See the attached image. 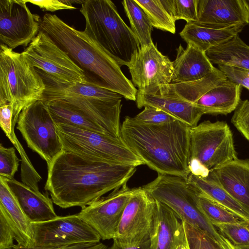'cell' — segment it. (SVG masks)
<instances>
[{"mask_svg":"<svg viewBox=\"0 0 249 249\" xmlns=\"http://www.w3.org/2000/svg\"><path fill=\"white\" fill-rule=\"evenodd\" d=\"M136 167L92 160L63 150L48 166L45 185L62 208H82L127 184Z\"/></svg>","mask_w":249,"mask_h":249,"instance_id":"cell-1","label":"cell"},{"mask_svg":"<svg viewBox=\"0 0 249 249\" xmlns=\"http://www.w3.org/2000/svg\"><path fill=\"white\" fill-rule=\"evenodd\" d=\"M191 127L177 120L159 125L138 123L126 116L121 136L128 147L158 174L187 178Z\"/></svg>","mask_w":249,"mask_h":249,"instance_id":"cell-2","label":"cell"},{"mask_svg":"<svg viewBox=\"0 0 249 249\" xmlns=\"http://www.w3.org/2000/svg\"><path fill=\"white\" fill-rule=\"evenodd\" d=\"M39 31L46 33L83 71L87 82L136 101L138 89L118 63L84 31L77 30L56 15L46 13Z\"/></svg>","mask_w":249,"mask_h":249,"instance_id":"cell-3","label":"cell"},{"mask_svg":"<svg viewBox=\"0 0 249 249\" xmlns=\"http://www.w3.org/2000/svg\"><path fill=\"white\" fill-rule=\"evenodd\" d=\"M39 74L45 85L43 101L66 104L98 124L109 136L122 138L123 96L90 83L65 84Z\"/></svg>","mask_w":249,"mask_h":249,"instance_id":"cell-4","label":"cell"},{"mask_svg":"<svg viewBox=\"0 0 249 249\" xmlns=\"http://www.w3.org/2000/svg\"><path fill=\"white\" fill-rule=\"evenodd\" d=\"M80 12L83 31L120 65L127 66L139 52L140 43L110 0H86Z\"/></svg>","mask_w":249,"mask_h":249,"instance_id":"cell-5","label":"cell"},{"mask_svg":"<svg viewBox=\"0 0 249 249\" xmlns=\"http://www.w3.org/2000/svg\"><path fill=\"white\" fill-rule=\"evenodd\" d=\"M45 89L42 76L22 53L0 44V103L11 104L14 126L26 107L42 100Z\"/></svg>","mask_w":249,"mask_h":249,"instance_id":"cell-6","label":"cell"},{"mask_svg":"<svg viewBox=\"0 0 249 249\" xmlns=\"http://www.w3.org/2000/svg\"><path fill=\"white\" fill-rule=\"evenodd\" d=\"M63 150L92 160L137 167L143 161L122 137L89 131L71 125L55 124Z\"/></svg>","mask_w":249,"mask_h":249,"instance_id":"cell-7","label":"cell"},{"mask_svg":"<svg viewBox=\"0 0 249 249\" xmlns=\"http://www.w3.org/2000/svg\"><path fill=\"white\" fill-rule=\"evenodd\" d=\"M237 158L232 133L226 122L205 121L191 128V174L206 177L214 169Z\"/></svg>","mask_w":249,"mask_h":249,"instance_id":"cell-8","label":"cell"},{"mask_svg":"<svg viewBox=\"0 0 249 249\" xmlns=\"http://www.w3.org/2000/svg\"><path fill=\"white\" fill-rule=\"evenodd\" d=\"M142 187L156 200L169 208L182 222L205 231L219 242V233L200 210L196 194L186 178L158 174Z\"/></svg>","mask_w":249,"mask_h":249,"instance_id":"cell-9","label":"cell"},{"mask_svg":"<svg viewBox=\"0 0 249 249\" xmlns=\"http://www.w3.org/2000/svg\"><path fill=\"white\" fill-rule=\"evenodd\" d=\"M28 63L43 74L65 84L88 83L83 71L45 33L39 31L21 53Z\"/></svg>","mask_w":249,"mask_h":249,"instance_id":"cell-10","label":"cell"},{"mask_svg":"<svg viewBox=\"0 0 249 249\" xmlns=\"http://www.w3.org/2000/svg\"><path fill=\"white\" fill-rule=\"evenodd\" d=\"M17 128L28 146L45 160L48 166L63 150L55 123L42 100L29 105L21 111Z\"/></svg>","mask_w":249,"mask_h":249,"instance_id":"cell-11","label":"cell"},{"mask_svg":"<svg viewBox=\"0 0 249 249\" xmlns=\"http://www.w3.org/2000/svg\"><path fill=\"white\" fill-rule=\"evenodd\" d=\"M33 245L62 246L100 242L99 234L77 214L58 216L42 222H31Z\"/></svg>","mask_w":249,"mask_h":249,"instance_id":"cell-12","label":"cell"},{"mask_svg":"<svg viewBox=\"0 0 249 249\" xmlns=\"http://www.w3.org/2000/svg\"><path fill=\"white\" fill-rule=\"evenodd\" d=\"M157 202L142 187L134 188L113 239L135 245L150 238L156 214Z\"/></svg>","mask_w":249,"mask_h":249,"instance_id":"cell-13","label":"cell"},{"mask_svg":"<svg viewBox=\"0 0 249 249\" xmlns=\"http://www.w3.org/2000/svg\"><path fill=\"white\" fill-rule=\"evenodd\" d=\"M131 82L138 92L148 95L159 93L161 87L170 84L173 62L162 54L154 43L141 49L127 66Z\"/></svg>","mask_w":249,"mask_h":249,"instance_id":"cell-14","label":"cell"},{"mask_svg":"<svg viewBox=\"0 0 249 249\" xmlns=\"http://www.w3.org/2000/svg\"><path fill=\"white\" fill-rule=\"evenodd\" d=\"M24 0H0V44L13 50L27 47L37 36L41 18Z\"/></svg>","mask_w":249,"mask_h":249,"instance_id":"cell-15","label":"cell"},{"mask_svg":"<svg viewBox=\"0 0 249 249\" xmlns=\"http://www.w3.org/2000/svg\"><path fill=\"white\" fill-rule=\"evenodd\" d=\"M133 192L134 188L125 184L82 208L77 215L99 234L101 239H113Z\"/></svg>","mask_w":249,"mask_h":249,"instance_id":"cell-16","label":"cell"},{"mask_svg":"<svg viewBox=\"0 0 249 249\" xmlns=\"http://www.w3.org/2000/svg\"><path fill=\"white\" fill-rule=\"evenodd\" d=\"M196 24L222 29L249 23L243 0H198Z\"/></svg>","mask_w":249,"mask_h":249,"instance_id":"cell-17","label":"cell"},{"mask_svg":"<svg viewBox=\"0 0 249 249\" xmlns=\"http://www.w3.org/2000/svg\"><path fill=\"white\" fill-rule=\"evenodd\" d=\"M209 175L234 200L249 211V160L238 158L211 171Z\"/></svg>","mask_w":249,"mask_h":249,"instance_id":"cell-18","label":"cell"},{"mask_svg":"<svg viewBox=\"0 0 249 249\" xmlns=\"http://www.w3.org/2000/svg\"><path fill=\"white\" fill-rule=\"evenodd\" d=\"M172 81L186 83L200 80L214 72V67L206 52L187 44L185 49L181 44L177 49V56L172 62Z\"/></svg>","mask_w":249,"mask_h":249,"instance_id":"cell-19","label":"cell"},{"mask_svg":"<svg viewBox=\"0 0 249 249\" xmlns=\"http://www.w3.org/2000/svg\"><path fill=\"white\" fill-rule=\"evenodd\" d=\"M156 202V217L150 238L151 249H176L186 241L183 223L169 208Z\"/></svg>","mask_w":249,"mask_h":249,"instance_id":"cell-20","label":"cell"},{"mask_svg":"<svg viewBox=\"0 0 249 249\" xmlns=\"http://www.w3.org/2000/svg\"><path fill=\"white\" fill-rule=\"evenodd\" d=\"M136 102L139 108L151 106L161 109L191 128L197 125L203 115L209 114L206 108L196 104L160 94L148 95L138 92Z\"/></svg>","mask_w":249,"mask_h":249,"instance_id":"cell-21","label":"cell"},{"mask_svg":"<svg viewBox=\"0 0 249 249\" xmlns=\"http://www.w3.org/2000/svg\"><path fill=\"white\" fill-rule=\"evenodd\" d=\"M0 215L13 230L17 245L25 247L33 245L31 221L2 177H0Z\"/></svg>","mask_w":249,"mask_h":249,"instance_id":"cell-22","label":"cell"},{"mask_svg":"<svg viewBox=\"0 0 249 249\" xmlns=\"http://www.w3.org/2000/svg\"><path fill=\"white\" fill-rule=\"evenodd\" d=\"M2 178L31 222L46 221L58 216L53 202L47 195L36 191L14 178Z\"/></svg>","mask_w":249,"mask_h":249,"instance_id":"cell-23","label":"cell"},{"mask_svg":"<svg viewBox=\"0 0 249 249\" xmlns=\"http://www.w3.org/2000/svg\"><path fill=\"white\" fill-rule=\"evenodd\" d=\"M245 26L239 24L226 28L216 29L200 26L190 22L186 24L179 35L187 44L206 52L238 35Z\"/></svg>","mask_w":249,"mask_h":249,"instance_id":"cell-24","label":"cell"},{"mask_svg":"<svg viewBox=\"0 0 249 249\" xmlns=\"http://www.w3.org/2000/svg\"><path fill=\"white\" fill-rule=\"evenodd\" d=\"M241 87L227 79L208 91L196 104L206 108L209 114L227 115L237 107Z\"/></svg>","mask_w":249,"mask_h":249,"instance_id":"cell-25","label":"cell"},{"mask_svg":"<svg viewBox=\"0 0 249 249\" xmlns=\"http://www.w3.org/2000/svg\"><path fill=\"white\" fill-rule=\"evenodd\" d=\"M227 79L225 74L217 69L204 78L193 82L172 83L161 87L158 94L179 98L196 104L205 93Z\"/></svg>","mask_w":249,"mask_h":249,"instance_id":"cell-26","label":"cell"},{"mask_svg":"<svg viewBox=\"0 0 249 249\" xmlns=\"http://www.w3.org/2000/svg\"><path fill=\"white\" fill-rule=\"evenodd\" d=\"M187 180L196 193L211 198L249 222V211L234 200L209 175L200 177L190 173Z\"/></svg>","mask_w":249,"mask_h":249,"instance_id":"cell-27","label":"cell"},{"mask_svg":"<svg viewBox=\"0 0 249 249\" xmlns=\"http://www.w3.org/2000/svg\"><path fill=\"white\" fill-rule=\"evenodd\" d=\"M212 64H226L249 70V46L236 35L206 52Z\"/></svg>","mask_w":249,"mask_h":249,"instance_id":"cell-28","label":"cell"},{"mask_svg":"<svg viewBox=\"0 0 249 249\" xmlns=\"http://www.w3.org/2000/svg\"><path fill=\"white\" fill-rule=\"evenodd\" d=\"M44 103L55 124H67L85 130L108 135L98 124L66 104L58 101Z\"/></svg>","mask_w":249,"mask_h":249,"instance_id":"cell-29","label":"cell"},{"mask_svg":"<svg viewBox=\"0 0 249 249\" xmlns=\"http://www.w3.org/2000/svg\"><path fill=\"white\" fill-rule=\"evenodd\" d=\"M122 3L129 21L130 29L141 47L153 44L151 33L153 27L144 10L135 0H124Z\"/></svg>","mask_w":249,"mask_h":249,"instance_id":"cell-30","label":"cell"},{"mask_svg":"<svg viewBox=\"0 0 249 249\" xmlns=\"http://www.w3.org/2000/svg\"><path fill=\"white\" fill-rule=\"evenodd\" d=\"M196 193L200 210L213 225L215 224H242L248 222L211 198Z\"/></svg>","mask_w":249,"mask_h":249,"instance_id":"cell-31","label":"cell"},{"mask_svg":"<svg viewBox=\"0 0 249 249\" xmlns=\"http://www.w3.org/2000/svg\"><path fill=\"white\" fill-rule=\"evenodd\" d=\"M13 107L9 103H0V125L6 137L15 146L21 157V171L27 173L35 169L23 147L18 139L13 124Z\"/></svg>","mask_w":249,"mask_h":249,"instance_id":"cell-32","label":"cell"},{"mask_svg":"<svg viewBox=\"0 0 249 249\" xmlns=\"http://www.w3.org/2000/svg\"><path fill=\"white\" fill-rule=\"evenodd\" d=\"M135 1L144 10L153 27L172 34L176 33V21L166 11L160 0Z\"/></svg>","mask_w":249,"mask_h":249,"instance_id":"cell-33","label":"cell"},{"mask_svg":"<svg viewBox=\"0 0 249 249\" xmlns=\"http://www.w3.org/2000/svg\"><path fill=\"white\" fill-rule=\"evenodd\" d=\"M161 3L176 21L179 19L187 23L197 19L198 0H160Z\"/></svg>","mask_w":249,"mask_h":249,"instance_id":"cell-34","label":"cell"},{"mask_svg":"<svg viewBox=\"0 0 249 249\" xmlns=\"http://www.w3.org/2000/svg\"><path fill=\"white\" fill-rule=\"evenodd\" d=\"M182 222L188 249H222L219 242L207 233L185 222Z\"/></svg>","mask_w":249,"mask_h":249,"instance_id":"cell-35","label":"cell"},{"mask_svg":"<svg viewBox=\"0 0 249 249\" xmlns=\"http://www.w3.org/2000/svg\"><path fill=\"white\" fill-rule=\"evenodd\" d=\"M244 223L215 224L213 226L220 234L237 247L249 245V231Z\"/></svg>","mask_w":249,"mask_h":249,"instance_id":"cell-36","label":"cell"},{"mask_svg":"<svg viewBox=\"0 0 249 249\" xmlns=\"http://www.w3.org/2000/svg\"><path fill=\"white\" fill-rule=\"evenodd\" d=\"M132 118L138 123L149 125L162 124L177 120L164 111L151 106L144 107L142 112Z\"/></svg>","mask_w":249,"mask_h":249,"instance_id":"cell-37","label":"cell"},{"mask_svg":"<svg viewBox=\"0 0 249 249\" xmlns=\"http://www.w3.org/2000/svg\"><path fill=\"white\" fill-rule=\"evenodd\" d=\"M19 159L13 147H5L0 144V176L11 179L18 170Z\"/></svg>","mask_w":249,"mask_h":249,"instance_id":"cell-38","label":"cell"},{"mask_svg":"<svg viewBox=\"0 0 249 249\" xmlns=\"http://www.w3.org/2000/svg\"><path fill=\"white\" fill-rule=\"evenodd\" d=\"M231 123L249 142V100L240 101L234 110Z\"/></svg>","mask_w":249,"mask_h":249,"instance_id":"cell-39","label":"cell"},{"mask_svg":"<svg viewBox=\"0 0 249 249\" xmlns=\"http://www.w3.org/2000/svg\"><path fill=\"white\" fill-rule=\"evenodd\" d=\"M217 65L228 80L249 90V70L226 64Z\"/></svg>","mask_w":249,"mask_h":249,"instance_id":"cell-40","label":"cell"},{"mask_svg":"<svg viewBox=\"0 0 249 249\" xmlns=\"http://www.w3.org/2000/svg\"><path fill=\"white\" fill-rule=\"evenodd\" d=\"M27 3L36 5L44 11L54 12L60 10H73L76 8L72 6L74 3L81 4L84 0H24Z\"/></svg>","mask_w":249,"mask_h":249,"instance_id":"cell-41","label":"cell"},{"mask_svg":"<svg viewBox=\"0 0 249 249\" xmlns=\"http://www.w3.org/2000/svg\"><path fill=\"white\" fill-rule=\"evenodd\" d=\"M15 234L6 219L0 215V249H13Z\"/></svg>","mask_w":249,"mask_h":249,"instance_id":"cell-42","label":"cell"},{"mask_svg":"<svg viewBox=\"0 0 249 249\" xmlns=\"http://www.w3.org/2000/svg\"><path fill=\"white\" fill-rule=\"evenodd\" d=\"M96 244V243H95ZM94 244H79L69 245L62 246L39 247L32 246L30 247H22L15 245L13 249H84Z\"/></svg>","mask_w":249,"mask_h":249,"instance_id":"cell-43","label":"cell"},{"mask_svg":"<svg viewBox=\"0 0 249 249\" xmlns=\"http://www.w3.org/2000/svg\"><path fill=\"white\" fill-rule=\"evenodd\" d=\"M108 249H151L150 239L135 245H125L113 240L111 247Z\"/></svg>","mask_w":249,"mask_h":249,"instance_id":"cell-44","label":"cell"},{"mask_svg":"<svg viewBox=\"0 0 249 249\" xmlns=\"http://www.w3.org/2000/svg\"><path fill=\"white\" fill-rule=\"evenodd\" d=\"M218 242L222 249H236L227 238L221 234H220V240Z\"/></svg>","mask_w":249,"mask_h":249,"instance_id":"cell-45","label":"cell"},{"mask_svg":"<svg viewBox=\"0 0 249 249\" xmlns=\"http://www.w3.org/2000/svg\"><path fill=\"white\" fill-rule=\"evenodd\" d=\"M84 249H108L107 247L102 243L99 242L94 244L90 247Z\"/></svg>","mask_w":249,"mask_h":249,"instance_id":"cell-46","label":"cell"},{"mask_svg":"<svg viewBox=\"0 0 249 249\" xmlns=\"http://www.w3.org/2000/svg\"><path fill=\"white\" fill-rule=\"evenodd\" d=\"M176 249H188L186 241L178 245Z\"/></svg>","mask_w":249,"mask_h":249,"instance_id":"cell-47","label":"cell"},{"mask_svg":"<svg viewBox=\"0 0 249 249\" xmlns=\"http://www.w3.org/2000/svg\"><path fill=\"white\" fill-rule=\"evenodd\" d=\"M243 1L249 17V0H243Z\"/></svg>","mask_w":249,"mask_h":249,"instance_id":"cell-48","label":"cell"},{"mask_svg":"<svg viewBox=\"0 0 249 249\" xmlns=\"http://www.w3.org/2000/svg\"><path fill=\"white\" fill-rule=\"evenodd\" d=\"M236 249H249V245L235 247Z\"/></svg>","mask_w":249,"mask_h":249,"instance_id":"cell-49","label":"cell"},{"mask_svg":"<svg viewBox=\"0 0 249 249\" xmlns=\"http://www.w3.org/2000/svg\"><path fill=\"white\" fill-rule=\"evenodd\" d=\"M245 226L249 230V222H247L244 223Z\"/></svg>","mask_w":249,"mask_h":249,"instance_id":"cell-50","label":"cell"}]
</instances>
